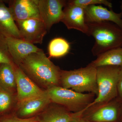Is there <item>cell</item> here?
<instances>
[{
	"label": "cell",
	"mask_w": 122,
	"mask_h": 122,
	"mask_svg": "<svg viewBox=\"0 0 122 122\" xmlns=\"http://www.w3.org/2000/svg\"><path fill=\"white\" fill-rule=\"evenodd\" d=\"M15 73L17 103L46 94V90L41 89L16 65Z\"/></svg>",
	"instance_id": "cell-9"
},
{
	"label": "cell",
	"mask_w": 122,
	"mask_h": 122,
	"mask_svg": "<svg viewBox=\"0 0 122 122\" xmlns=\"http://www.w3.org/2000/svg\"><path fill=\"white\" fill-rule=\"evenodd\" d=\"M84 9L86 24L110 21L122 29V18L120 13H116L112 9L109 10L101 5H90Z\"/></svg>",
	"instance_id": "cell-13"
},
{
	"label": "cell",
	"mask_w": 122,
	"mask_h": 122,
	"mask_svg": "<svg viewBox=\"0 0 122 122\" xmlns=\"http://www.w3.org/2000/svg\"><path fill=\"white\" fill-rule=\"evenodd\" d=\"M68 4L77 5L84 8L91 5H103L112 9L113 5L110 1L107 0H70L67 1Z\"/></svg>",
	"instance_id": "cell-21"
},
{
	"label": "cell",
	"mask_w": 122,
	"mask_h": 122,
	"mask_svg": "<svg viewBox=\"0 0 122 122\" xmlns=\"http://www.w3.org/2000/svg\"><path fill=\"white\" fill-rule=\"evenodd\" d=\"M0 36L21 39L20 31L11 11L2 0H0Z\"/></svg>",
	"instance_id": "cell-16"
},
{
	"label": "cell",
	"mask_w": 122,
	"mask_h": 122,
	"mask_svg": "<svg viewBox=\"0 0 122 122\" xmlns=\"http://www.w3.org/2000/svg\"><path fill=\"white\" fill-rule=\"evenodd\" d=\"M18 66L35 83L46 90L60 86L61 70L46 56L42 50L29 55Z\"/></svg>",
	"instance_id": "cell-1"
},
{
	"label": "cell",
	"mask_w": 122,
	"mask_h": 122,
	"mask_svg": "<svg viewBox=\"0 0 122 122\" xmlns=\"http://www.w3.org/2000/svg\"><path fill=\"white\" fill-rule=\"evenodd\" d=\"M15 64H0V87L16 93Z\"/></svg>",
	"instance_id": "cell-18"
},
{
	"label": "cell",
	"mask_w": 122,
	"mask_h": 122,
	"mask_svg": "<svg viewBox=\"0 0 122 122\" xmlns=\"http://www.w3.org/2000/svg\"><path fill=\"white\" fill-rule=\"evenodd\" d=\"M46 90L52 102L72 113L86 111L87 106L94 100L93 94L79 93L61 86H52Z\"/></svg>",
	"instance_id": "cell-5"
},
{
	"label": "cell",
	"mask_w": 122,
	"mask_h": 122,
	"mask_svg": "<svg viewBox=\"0 0 122 122\" xmlns=\"http://www.w3.org/2000/svg\"><path fill=\"white\" fill-rule=\"evenodd\" d=\"M96 68L89 64L84 68L70 71L61 70L62 87L79 93L89 92L97 95Z\"/></svg>",
	"instance_id": "cell-3"
},
{
	"label": "cell",
	"mask_w": 122,
	"mask_h": 122,
	"mask_svg": "<svg viewBox=\"0 0 122 122\" xmlns=\"http://www.w3.org/2000/svg\"><path fill=\"white\" fill-rule=\"evenodd\" d=\"M117 97L122 101V67H121V71L119 77L117 86Z\"/></svg>",
	"instance_id": "cell-24"
},
{
	"label": "cell",
	"mask_w": 122,
	"mask_h": 122,
	"mask_svg": "<svg viewBox=\"0 0 122 122\" xmlns=\"http://www.w3.org/2000/svg\"><path fill=\"white\" fill-rule=\"evenodd\" d=\"M89 64L96 68L106 66L122 67V47L113 49L101 54Z\"/></svg>",
	"instance_id": "cell-17"
},
{
	"label": "cell",
	"mask_w": 122,
	"mask_h": 122,
	"mask_svg": "<svg viewBox=\"0 0 122 122\" xmlns=\"http://www.w3.org/2000/svg\"><path fill=\"white\" fill-rule=\"evenodd\" d=\"M89 36L95 39L91 50L92 54L97 56L108 51L122 47V29L110 21L87 24Z\"/></svg>",
	"instance_id": "cell-2"
},
{
	"label": "cell",
	"mask_w": 122,
	"mask_h": 122,
	"mask_svg": "<svg viewBox=\"0 0 122 122\" xmlns=\"http://www.w3.org/2000/svg\"><path fill=\"white\" fill-rule=\"evenodd\" d=\"M17 103L16 93L0 87V117L13 112Z\"/></svg>",
	"instance_id": "cell-19"
},
{
	"label": "cell",
	"mask_w": 122,
	"mask_h": 122,
	"mask_svg": "<svg viewBox=\"0 0 122 122\" xmlns=\"http://www.w3.org/2000/svg\"><path fill=\"white\" fill-rule=\"evenodd\" d=\"M66 3L65 0H38L39 14L47 31L54 24L61 22Z\"/></svg>",
	"instance_id": "cell-7"
},
{
	"label": "cell",
	"mask_w": 122,
	"mask_h": 122,
	"mask_svg": "<svg viewBox=\"0 0 122 122\" xmlns=\"http://www.w3.org/2000/svg\"><path fill=\"white\" fill-rule=\"evenodd\" d=\"M120 122H122V118H121V121H120Z\"/></svg>",
	"instance_id": "cell-27"
},
{
	"label": "cell",
	"mask_w": 122,
	"mask_h": 122,
	"mask_svg": "<svg viewBox=\"0 0 122 122\" xmlns=\"http://www.w3.org/2000/svg\"><path fill=\"white\" fill-rule=\"evenodd\" d=\"M51 103L46 93L45 95L29 99L17 103L16 111L14 112L21 118L33 117L44 111Z\"/></svg>",
	"instance_id": "cell-11"
},
{
	"label": "cell",
	"mask_w": 122,
	"mask_h": 122,
	"mask_svg": "<svg viewBox=\"0 0 122 122\" xmlns=\"http://www.w3.org/2000/svg\"><path fill=\"white\" fill-rule=\"evenodd\" d=\"M121 67L106 66L96 68L97 97L87 106L86 111L92 107L106 103L118 96L117 83Z\"/></svg>",
	"instance_id": "cell-4"
},
{
	"label": "cell",
	"mask_w": 122,
	"mask_h": 122,
	"mask_svg": "<svg viewBox=\"0 0 122 122\" xmlns=\"http://www.w3.org/2000/svg\"><path fill=\"white\" fill-rule=\"evenodd\" d=\"M63 13L61 22L68 29L76 30L89 36V28L85 21L83 8L66 3L63 9Z\"/></svg>",
	"instance_id": "cell-10"
},
{
	"label": "cell",
	"mask_w": 122,
	"mask_h": 122,
	"mask_svg": "<svg viewBox=\"0 0 122 122\" xmlns=\"http://www.w3.org/2000/svg\"><path fill=\"white\" fill-rule=\"evenodd\" d=\"M93 110L82 116L91 122H120L122 115V101L118 97L109 102L94 106Z\"/></svg>",
	"instance_id": "cell-6"
},
{
	"label": "cell",
	"mask_w": 122,
	"mask_h": 122,
	"mask_svg": "<svg viewBox=\"0 0 122 122\" xmlns=\"http://www.w3.org/2000/svg\"><path fill=\"white\" fill-rule=\"evenodd\" d=\"M1 63L15 64L9 52L5 38L0 36V64Z\"/></svg>",
	"instance_id": "cell-22"
},
{
	"label": "cell",
	"mask_w": 122,
	"mask_h": 122,
	"mask_svg": "<svg viewBox=\"0 0 122 122\" xmlns=\"http://www.w3.org/2000/svg\"><path fill=\"white\" fill-rule=\"evenodd\" d=\"M82 115L75 117L70 122H91L83 117Z\"/></svg>",
	"instance_id": "cell-25"
},
{
	"label": "cell",
	"mask_w": 122,
	"mask_h": 122,
	"mask_svg": "<svg viewBox=\"0 0 122 122\" xmlns=\"http://www.w3.org/2000/svg\"><path fill=\"white\" fill-rule=\"evenodd\" d=\"M70 46L69 43L62 38L58 37L51 40L48 46L50 57L58 58L68 54Z\"/></svg>",
	"instance_id": "cell-20"
},
{
	"label": "cell",
	"mask_w": 122,
	"mask_h": 122,
	"mask_svg": "<svg viewBox=\"0 0 122 122\" xmlns=\"http://www.w3.org/2000/svg\"><path fill=\"white\" fill-rule=\"evenodd\" d=\"M5 38L12 59L17 66L29 55L42 50L34 44L21 39L12 37Z\"/></svg>",
	"instance_id": "cell-14"
},
{
	"label": "cell",
	"mask_w": 122,
	"mask_h": 122,
	"mask_svg": "<svg viewBox=\"0 0 122 122\" xmlns=\"http://www.w3.org/2000/svg\"><path fill=\"white\" fill-rule=\"evenodd\" d=\"M38 0H13L9 1V8L15 21L32 18L41 19Z\"/></svg>",
	"instance_id": "cell-12"
},
{
	"label": "cell",
	"mask_w": 122,
	"mask_h": 122,
	"mask_svg": "<svg viewBox=\"0 0 122 122\" xmlns=\"http://www.w3.org/2000/svg\"><path fill=\"white\" fill-rule=\"evenodd\" d=\"M20 39L30 44H41L47 31L42 20L32 18L16 22Z\"/></svg>",
	"instance_id": "cell-8"
},
{
	"label": "cell",
	"mask_w": 122,
	"mask_h": 122,
	"mask_svg": "<svg viewBox=\"0 0 122 122\" xmlns=\"http://www.w3.org/2000/svg\"><path fill=\"white\" fill-rule=\"evenodd\" d=\"M120 8L121 9V15H122V0L120 1Z\"/></svg>",
	"instance_id": "cell-26"
},
{
	"label": "cell",
	"mask_w": 122,
	"mask_h": 122,
	"mask_svg": "<svg viewBox=\"0 0 122 122\" xmlns=\"http://www.w3.org/2000/svg\"><path fill=\"white\" fill-rule=\"evenodd\" d=\"M51 105L37 115L38 122H70L75 117L82 115L85 111L72 113L60 105Z\"/></svg>",
	"instance_id": "cell-15"
},
{
	"label": "cell",
	"mask_w": 122,
	"mask_h": 122,
	"mask_svg": "<svg viewBox=\"0 0 122 122\" xmlns=\"http://www.w3.org/2000/svg\"><path fill=\"white\" fill-rule=\"evenodd\" d=\"M0 122H38V119L37 116L29 118H21L13 112L0 116Z\"/></svg>",
	"instance_id": "cell-23"
}]
</instances>
